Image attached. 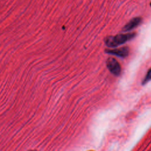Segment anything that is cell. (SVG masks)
Masks as SVG:
<instances>
[{"instance_id":"6da1fadb","label":"cell","mask_w":151,"mask_h":151,"mask_svg":"<svg viewBox=\"0 0 151 151\" xmlns=\"http://www.w3.org/2000/svg\"><path fill=\"white\" fill-rule=\"evenodd\" d=\"M136 34L130 32L126 34H120L116 35H109L104 38V41L108 47H117L128 41L134 38Z\"/></svg>"},{"instance_id":"7a4b0ae2","label":"cell","mask_w":151,"mask_h":151,"mask_svg":"<svg viewBox=\"0 0 151 151\" xmlns=\"http://www.w3.org/2000/svg\"><path fill=\"white\" fill-rule=\"evenodd\" d=\"M106 66L109 70L114 76H119L121 74V66L119 62L113 57H109L106 60Z\"/></svg>"},{"instance_id":"3957f363","label":"cell","mask_w":151,"mask_h":151,"mask_svg":"<svg viewBox=\"0 0 151 151\" xmlns=\"http://www.w3.org/2000/svg\"><path fill=\"white\" fill-rule=\"evenodd\" d=\"M105 52L111 55L124 58L128 56L129 54V48L127 47H123L114 49H106Z\"/></svg>"},{"instance_id":"277c9868","label":"cell","mask_w":151,"mask_h":151,"mask_svg":"<svg viewBox=\"0 0 151 151\" xmlns=\"http://www.w3.org/2000/svg\"><path fill=\"white\" fill-rule=\"evenodd\" d=\"M142 22V18L140 17H134L130 19L122 28V31L127 32L132 30L137 27Z\"/></svg>"},{"instance_id":"5b68a950","label":"cell","mask_w":151,"mask_h":151,"mask_svg":"<svg viewBox=\"0 0 151 151\" xmlns=\"http://www.w3.org/2000/svg\"><path fill=\"white\" fill-rule=\"evenodd\" d=\"M150 80H151V68H150L148 70V71H147V73H146V74L145 76V77H144V78L142 80V85H145V84L147 83Z\"/></svg>"}]
</instances>
